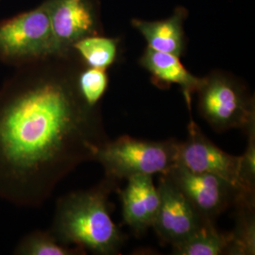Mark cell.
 <instances>
[{
    "mask_svg": "<svg viewBox=\"0 0 255 255\" xmlns=\"http://www.w3.org/2000/svg\"><path fill=\"white\" fill-rule=\"evenodd\" d=\"M106 69L88 67L77 77V84L82 99L90 106H96L108 88Z\"/></svg>",
    "mask_w": 255,
    "mask_h": 255,
    "instance_id": "2e32d148",
    "label": "cell"
},
{
    "mask_svg": "<svg viewBox=\"0 0 255 255\" xmlns=\"http://www.w3.org/2000/svg\"><path fill=\"white\" fill-rule=\"evenodd\" d=\"M21 67L0 89V200L37 207L106 140L77 79Z\"/></svg>",
    "mask_w": 255,
    "mask_h": 255,
    "instance_id": "6da1fadb",
    "label": "cell"
},
{
    "mask_svg": "<svg viewBox=\"0 0 255 255\" xmlns=\"http://www.w3.org/2000/svg\"><path fill=\"white\" fill-rule=\"evenodd\" d=\"M56 58L66 57L76 42L96 34L97 21L90 0H46Z\"/></svg>",
    "mask_w": 255,
    "mask_h": 255,
    "instance_id": "9c48e42d",
    "label": "cell"
},
{
    "mask_svg": "<svg viewBox=\"0 0 255 255\" xmlns=\"http://www.w3.org/2000/svg\"><path fill=\"white\" fill-rule=\"evenodd\" d=\"M56 58L54 40L46 3L0 22V60L23 66Z\"/></svg>",
    "mask_w": 255,
    "mask_h": 255,
    "instance_id": "277c9868",
    "label": "cell"
},
{
    "mask_svg": "<svg viewBox=\"0 0 255 255\" xmlns=\"http://www.w3.org/2000/svg\"><path fill=\"white\" fill-rule=\"evenodd\" d=\"M122 194L123 218L129 227L143 232L153 226L160 196L149 175H134L127 179Z\"/></svg>",
    "mask_w": 255,
    "mask_h": 255,
    "instance_id": "30bf717a",
    "label": "cell"
},
{
    "mask_svg": "<svg viewBox=\"0 0 255 255\" xmlns=\"http://www.w3.org/2000/svg\"><path fill=\"white\" fill-rule=\"evenodd\" d=\"M232 237H224L214 228L212 220L206 219L192 236L174 245L178 255H219L229 252Z\"/></svg>",
    "mask_w": 255,
    "mask_h": 255,
    "instance_id": "4fadbf2b",
    "label": "cell"
},
{
    "mask_svg": "<svg viewBox=\"0 0 255 255\" xmlns=\"http://www.w3.org/2000/svg\"><path fill=\"white\" fill-rule=\"evenodd\" d=\"M164 175L204 219L212 220L233 201L239 204L252 203L229 182L212 174L195 172L177 163Z\"/></svg>",
    "mask_w": 255,
    "mask_h": 255,
    "instance_id": "52a82bcc",
    "label": "cell"
},
{
    "mask_svg": "<svg viewBox=\"0 0 255 255\" xmlns=\"http://www.w3.org/2000/svg\"><path fill=\"white\" fill-rule=\"evenodd\" d=\"M185 17V9L180 8L169 18L158 21L133 19L131 25L144 36L147 47L180 57L184 49L183 21Z\"/></svg>",
    "mask_w": 255,
    "mask_h": 255,
    "instance_id": "7c38bea8",
    "label": "cell"
},
{
    "mask_svg": "<svg viewBox=\"0 0 255 255\" xmlns=\"http://www.w3.org/2000/svg\"><path fill=\"white\" fill-rule=\"evenodd\" d=\"M162 175L157 186L159 209L152 227L174 246L192 236L207 219L202 218L173 182Z\"/></svg>",
    "mask_w": 255,
    "mask_h": 255,
    "instance_id": "ba28073f",
    "label": "cell"
},
{
    "mask_svg": "<svg viewBox=\"0 0 255 255\" xmlns=\"http://www.w3.org/2000/svg\"><path fill=\"white\" fill-rule=\"evenodd\" d=\"M199 108L201 116L216 129L248 128L255 124V107L237 82L213 74L201 84Z\"/></svg>",
    "mask_w": 255,
    "mask_h": 255,
    "instance_id": "8992f818",
    "label": "cell"
},
{
    "mask_svg": "<svg viewBox=\"0 0 255 255\" xmlns=\"http://www.w3.org/2000/svg\"><path fill=\"white\" fill-rule=\"evenodd\" d=\"M49 232L64 245L97 255H115L122 241L110 217L103 188L73 192L61 198Z\"/></svg>",
    "mask_w": 255,
    "mask_h": 255,
    "instance_id": "7a4b0ae2",
    "label": "cell"
},
{
    "mask_svg": "<svg viewBox=\"0 0 255 255\" xmlns=\"http://www.w3.org/2000/svg\"><path fill=\"white\" fill-rule=\"evenodd\" d=\"M178 145L174 141L152 142L123 136L101 145L95 155L107 175L128 179L134 175L166 173L178 161Z\"/></svg>",
    "mask_w": 255,
    "mask_h": 255,
    "instance_id": "3957f363",
    "label": "cell"
},
{
    "mask_svg": "<svg viewBox=\"0 0 255 255\" xmlns=\"http://www.w3.org/2000/svg\"><path fill=\"white\" fill-rule=\"evenodd\" d=\"M177 163L192 171L212 174L223 179L234 186L245 201L252 202L254 185L244 175L242 157L221 150L201 133L193 121L189 125L188 138L178 145Z\"/></svg>",
    "mask_w": 255,
    "mask_h": 255,
    "instance_id": "5b68a950",
    "label": "cell"
},
{
    "mask_svg": "<svg viewBox=\"0 0 255 255\" xmlns=\"http://www.w3.org/2000/svg\"><path fill=\"white\" fill-rule=\"evenodd\" d=\"M88 67L107 69L114 64L118 55V40L108 37L89 35L72 46Z\"/></svg>",
    "mask_w": 255,
    "mask_h": 255,
    "instance_id": "5bb4252c",
    "label": "cell"
},
{
    "mask_svg": "<svg viewBox=\"0 0 255 255\" xmlns=\"http://www.w3.org/2000/svg\"><path fill=\"white\" fill-rule=\"evenodd\" d=\"M82 249L59 242L50 232L34 231L23 237L13 254L17 255H82Z\"/></svg>",
    "mask_w": 255,
    "mask_h": 255,
    "instance_id": "9a60e30c",
    "label": "cell"
},
{
    "mask_svg": "<svg viewBox=\"0 0 255 255\" xmlns=\"http://www.w3.org/2000/svg\"><path fill=\"white\" fill-rule=\"evenodd\" d=\"M140 64L152 75L155 82L161 84H178L190 106L192 95L201 88L204 78L190 73L182 64L180 57L156 51L146 47L140 60Z\"/></svg>",
    "mask_w": 255,
    "mask_h": 255,
    "instance_id": "8fae6325",
    "label": "cell"
}]
</instances>
